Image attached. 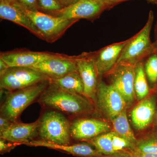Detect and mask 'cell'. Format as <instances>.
<instances>
[{
	"mask_svg": "<svg viewBox=\"0 0 157 157\" xmlns=\"http://www.w3.org/2000/svg\"><path fill=\"white\" fill-rule=\"evenodd\" d=\"M49 84L39 97V103L44 107L73 115L90 113L94 109L92 101L85 96Z\"/></svg>",
	"mask_w": 157,
	"mask_h": 157,
	"instance_id": "obj_1",
	"label": "cell"
},
{
	"mask_svg": "<svg viewBox=\"0 0 157 157\" xmlns=\"http://www.w3.org/2000/svg\"><path fill=\"white\" fill-rule=\"evenodd\" d=\"M39 120L38 135L41 140L59 145L71 144V124L61 113L46 111Z\"/></svg>",
	"mask_w": 157,
	"mask_h": 157,
	"instance_id": "obj_2",
	"label": "cell"
},
{
	"mask_svg": "<svg viewBox=\"0 0 157 157\" xmlns=\"http://www.w3.org/2000/svg\"><path fill=\"white\" fill-rule=\"evenodd\" d=\"M49 81H45L14 91L7 92L1 106V116L14 122L24 110L41 95L47 88Z\"/></svg>",
	"mask_w": 157,
	"mask_h": 157,
	"instance_id": "obj_3",
	"label": "cell"
},
{
	"mask_svg": "<svg viewBox=\"0 0 157 157\" xmlns=\"http://www.w3.org/2000/svg\"><path fill=\"white\" fill-rule=\"evenodd\" d=\"M154 20L153 12L150 11L146 24L139 33L128 39L117 64L123 63L135 66L153 53V42L151 40L150 33Z\"/></svg>",
	"mask_w": 157,
	"mask_h": 157,
	"instance_id": "obj_4",
	"label": "cell"
},
{
	"mask_svg": "<svg viewBox=\"0 0 157 157\" xmlns=\"http://www.w3.org/2000/svg\"><path fill=\"white\" fill-rule=\"evenodd\" d=\"M20 7L36 28L40 39L49 43H53L61 38L68 29L79 21L65 19L39 10H30Z\"/></svg>",
	"mask_w": 157,
	"mask_h": 157,
	"instance_id": "obj_5",
	"label": "cell"
},
{
	"mask_svg": "<svg viewBox=\"0 0 157 157\" xmlns=\"http://www.w3.org/2000/svg\"><path fill=\"white\" fill-rule=\"evenodd\" d=\"M49 79L44 74L29 67H9L0 75V87L7 92L28 87Z\"/></svg>",
	"mask_w": 157,
	"mask_h": 157,
	"instance_id": "obj_6",
	"label": "cell"
},
{
	"mask_svg": "<svg viewBox=\"0 0 157 157\" xmlns=\"http://www.w3.org/2000/svg\"><path fill=\"white\" fill-rule=\"evenodd\" d=\"M96 104L98 109L110 120L126 109V103L122 96L111 84L100 78Z\"/></svg>",
	"mask_w": 157,
	"mask_h": 157,
	"instance_id": "obj_7",
	"label": "cell"
},
{
	"mask_svg": "<svg viewBox=\"0 0 157 157\" xmlns=\"http://www.w3.org/2000/svg\"><path fill=\"white\" fill-rule=\"evenodd\" d=\"M105 75L109 77L110 84L122 96L127 106L131 105L135 96V66L123 63H117Z\"/></svg>",
	"mask_w": 157,
	"mask_h": 157,
	"instance_id": "obj_8",
	"label": "cell"
},
{
	"mask_svg": "<svg viewBox=\"0 0 157 157\" xmlns=\"http://www.w3.org/2000/svg\"><path fill=\"white\" fill-rule=\"evenodd\" d=\"M106 10L104 6L97 0H79L76 3L59 10L44 12L65 19L79 20L86 19L94 21Z\"/></svg>",
	"mask_w": 157,
	"mask_h": 157,
	"instance_id": "obj_9",
	"label": "cell"
},
{
	"mask_svg": "<svg viewBox=\"0 0 157 157\" xmlns=\"http://www.w3.org/2000/svg\"><path fill=\"white\" fill-rule=\"evenodd\" d=\"M40 72L51 80L58 79L67 74L78 72L76 56L59 54L29 67Z\"/></svg>",
	"mask_w": 157,
	"mask_h": 157,
	"instance_id": "obj_10",
	"label": "cell"
},
{
	"mask_svg": "<svg viewBox=\"0 0 157 157\" xmlns=\"http://www.w3.org/2000/svg\"><path fill=\"white\" fill-rule=\"evenodd\" d=\"M76 63L84 85L83 96L95 103L100 78L96 67L94 52H84L76 56Z\"/></svg>",
	"mask_w": 157,
	"mask_h": 157,
	"instance_id": "obj_11",
	"label": "cell"
},
{
	"mask_svg": "<svg viewBox=\"0 0 157 157\" xmlns=\"http://www.w3.org/2000/svg\"><path fill=\"white\" fill-rule=\"evenodd\" d=\"M110 128V125L104 121L83 118L76 120L71 124V136L75 140L87 141L109 132Z\"/></svg>",
	"mask_w": 157,
	"mask_h": 157,
	"instance_id": "obj_12",
	"label": "cell"
},
{
	"mask_svg": "<svg viewBox=\"0 0 157 157\" xmlns=\"http://www.w3.org/2000/svg\"><path fill=\"white\" fill-rule=\"evenodd\" d=\"M58 54V53L19 49L1 52L0 59H2L9 67H30L44 60L56 56Z\"/></svg>",
	"mask_w": 157,
	"mask_h": 157,
	"instance_id": "obj_13",
	"label": "cell"
},
{
	"mask_svg": "<svg viewBox=\"0 0 157 157\" xmlns=\"http://www.w3.org/2000/svg\"><path fill=\"white\" fill-rule=\"evenodd\" d=\"M128 41L114 43L94 52L95 62L99 78L109 73L117 63L121 52Z\"/></svg>",
	"mask_w": 157,
	"mask_h": 157,
	"instance_id": "obj_14",
	"label": "cell"
},
{
	"mask_svg": "<svg viewBox=\"0 0 157 157\" xmlns=\"http://www.w3.org/2000/svg\"><path fill=\"white\" fill-rule=\"evenodd\" d=\"M39 120L32 123L14 122L8 128L0 133V137L18 144L27 145L38 135Z\"/></svg>",
	"mask_w": 157,
	"mask_h": 157,
	"instance_id": "obj_15",
	"label": "cell"
},
{
	"mask_svg": "<svg viewBox=\"0 0 157 157\" xmlns=\"http://www.w3.org/2000/svg\"><path fill=\"white\" fill-rule=\"evenodd\" d=\"M0 17L25 28L40 39V34L34 24L13 0H0Z\"/></svg>",
	"mask_w": 157,
	"mask_h": 157,
	"instance_id": "obj_16",
	"label": "cell"
},
{
	"mask_svg": "<svg viewBox=\"0 0 157 157\" xmlns=\"http://www.w3.org/2000/svg\"><path fill=\"white\" fill-rule=\"evenodd\" d=\"M155 97H147L134 107L131 112L132 123L136 129L143 130L151 122L155 111Z\"/></svg>",
	"mask_w": 157,
	"mask_h": 157,
	"instance_id": "obj_17",
	"label": "cell"
},
{
	"mask_svg": "<svg viewBox=\"0 0 157 157\" xmlns=\"http://www.w3.org/2000/svg\"><path fill=\"white\" fill-rule=\"evenodd\" d=\"M27 145L44 147L65 152L73 155L82 157H101L103 155L90 144H76L70 145H59L42 140H34Z\"/></svg>",
	"mask_w": 157,
	"mask_h": 157,
	"instance_id": "obj_18",
	"label": "cell"
},
{
	"mask_svg": "<svg viewBox=\"0 0 157 157\" xmlns=\"http://www.w3.org/2000/svg\"><path fill=\"white\" fill-rule=\"evenodd\" d=\"M49 82L70 93L83 95L84 85L78 72L70 73L62 78L50 80Z\"/></svg>",
	"mask_w": 157,
	"mask_h": 157,
	"instance_id": "obj_19",
	"label": "cell"
},
{
	"mask_svg": "<svg viewBox=\"0 0 157 157\" xmlns=\"http://www.w3.org/2000/svg\"><path fill=\"white\" fill-rule=\"evenodd\" d=\"M144 59L138 62L135 66L134 88L135 96L139 101L146 98L149 93V87L144 69Z\"/></svg>",
	"mask_w": 157,
	"mask_h": 157,
	"instance_id": "obj_20",
	"label": "cell"
},
{
	"mask_svg": "<svg viewBox=\"0 0 157 157\" xmlns=\"http://www.w3.org/2000/svg\"><path fill=\"white\" fill-rule=\"evenodd\" d=\"M112 121L114 132L135 144L137 139L131 129L127 116L126 109H124Z\"/></svg>",
	"mask_w": 157,
	"mask_h": 157,
	"instance_id": "obj_21",
	"label": "cell"
},
{
	"mask_svg": "<svg viewBox=\"0 0 157 157\" xmlns=\"http://www.w3.org/2000/svg\"><path fill=\"white\" fill-rule=\"evenodd\" d=\"M87 141L103 155L116 154L112 145V132L101 134Z\"/></svg>",
	"mask_w": 157,
	"mask_h": 157,
	"instance_id": "obj_22",
	"label": "cell"
},
{
	"mask_svg": "<svg viewBox=\"0 0 157 157\" xmlns=\"http://www.w3.org/2000/svg\"><path fill=\"white\" fill-rule=\"evenodd\" d=\"M134 150L157 154V135H148L137 139Z\"/></svg>",
	"mask_w": 157,
	"mask_h": 157,
	"instance_id": "obj_23",
	"label": "cell"
},
{
	"mask_svg": "<svg viewBox=\"0 0 157 157\" xmlns=\"http://www.w3.org/2000/svg\"><path fill=\"white\" fill-rule=\"evenodd\" d=\"M144 69L149 83L157 84V54L152 53L144 59Z\"/></svg>",
	"mask_w": 157,
	"mask_h": 157,
	"instance_id": "obj_24",
	"label": "cell"
},
{
	"mask_svg": "<svg viewBox=\"0 0 157 157\" xmlns=\"http://www.w3.org/2000/svg\"><path fill=\"white\" fill-rule=\"evenodd\" d=\"M112 145L116 153L134 150L135 145L128 139L113 131L112 132Z\"/></svg>",
	"mask_w": 157,
	"mask_h": 157,
	"instance_id": "obj_25",
	"label": "cell"
},
{
	"mask_svg": "<svg viewBox=\"0 0 157 157\" xmlns=\"http://www.w3.org/2000/svg\"><path fill=\"white\" fill-rule=\"evenodd\" d=\"M39 11L46 12L59 10L63 8L58 0H39Z\"/></svg>",
	"mask_w": 157,
	"mask_h": 157,
	"instance_id": "obj_26",
	"label": "cell"
},
{
	"mask_svg": "<svg viewBox=\"0 0 157 157\" xmlns=\"http://www.w3.org/2000/svg\"><path fill=\"white\" fill-rule=\"evenodd\" d=\"M23 9L30 10H39V0H13Z\"/></svg>",
	"mask_w": 157,
	"mask_h": 157,
	"instance_id": "obj_27",
	"label": "cell"
},
{
	"mask_svg": "<svg viewBox=\"0 0 157 157\" xmlns=\"http://www.w3.org/2000/svg\"><path fill=\"white\" fill-rule=\"evenodd\" d=\"M19 145L17 143L11 142L3 138H0V153L1 154H4L9 152L14 149L17 145Z\"/></svg>",
	"mask_w": 157,
	"mask_h": 157,
	"instance_id": "obj_28",
	"label": "cell"
},
{
	"mask_svg": "<svg viewBox=\"0 0 157 157\" xmlns=\"http://www.w3.org/2000/svg\"><path fill=\"white\" fill-rule=\"evenodd\" d=\"M126 157H157V154L141 152L135 150L123 152Z\"/></svg>",
	"mask_w": 157,
	"mask_h": 157,
	"instance_id": "obj_29",
	"label": "cell"
},
{
	"mask_svg": "<svg viewBox=\"0 0 157 157\" xmlns=\"http://www.w3.org/2000/svg\"><path fill=\"white\" fill-rule=\"evenodd\" d=\"M101 3L106 10L111 9L117 4L129 0H97Z\"/></svg>",
	"mask_w": 157,
	"mask_h": 157,
	"instance_id": "obj_30",
	"label": "cell"
},
{
	"mask_svg": "<svg viewBox=\"0 0 157 157\" xmlns=\"http://www.w3.org/2000/svg\"><path fill=\"white\" fill-rule=\"evenodd\" d=\"M13 122L1 116L0 117V133L8 128L11 125Z\"/></svg>",
	"mask_w": 157,
	"mask_h": 157,
	"instance_id": "obj_31",
	"label": "cell"
},
{
	"mask_svg": "<svg viewBox=\"0 0 157 157\" xmlns=\"http://www.w3.org/2000/svg\"><path fill=\"white\" fill-rule=\"evenodd\" d=\"M58 1L61 5L62 7L63 8L74 4L79 0H58Z\"/></svg>",
	"mask_w": 157,
	"mask_h": 157,
	"instance_id": "obj_32",
	"label": "cell"
},
{
	"mask_svg": "<svg viewBox=\"0 0 157 157\" xmlns=\"http://www.w3.org/2000/svg\"><path fill=\"white\" fill-rule=\"evenodd\" d=\"M9 68L6 62L2 59H0V75L3 74Z\"/></svg>",
	"mask_w": 157,
	"mask_h": 157,
	"instance_id": "obj_33",
	"label": "cell"
},
{
	"mask_svg": "<svg viewBox=\"0 0 157 157\" xmlns=\"http://www.w3.org/2000/svg\"><path fill=\"white\" fill-rule=\"evenodd\" d=\"M101 157H126L124 152H120L111 155H103Z\"/></svg>",
	"mask_w": 157,
	"mask_h": 157,
	"instance_id": "obj_34",
	"label": "cell"
},
{
	"mask_svg": "<svg viewBox=\"0 0 157 157\" xmlns=\"http://www.w3.org/2000/svg\"><path fill=\"white\" fill-rule=\"evenodd\" d=\"M157 54V39L153 42V53Z\"/></svg>",
	"mask_w": 157,
	"mask_h": 157,
	"instance_id": "obj_35",
	"label": "cell"
},
{
	"mask_svg": "<svg viewBox=\"0 0 157 157\" xmlns=\"http://www.w3.org/2000/svg\"><path fill=\"white\" fill-rule=\"evenodd\" d=\"M148 3H151L153 5H157V0H146Z\"/></svg>",
	"mask_w": 157,
	"mask_h": 157,
	"instance_id": "obj_36",
	"label": "cell"
},
{
	"mask_svg": "<svg viewBox=\"0 0 157 157\" xmlns=\"http://www.w3.org/2000/svg\"><path fill=\"white\" fill-rule=\"evenodd\" d=\"M155 40L157 39V21L156 24L155 28Z\"/></svg>",
	"mask_w": 157,
	"mask_h": 157,
	"instance_id": "obj_37",
	"label": "cell"
},
{
	"mask_svg": "<svg viewBox=\"0 0 157 157\" xmlns=\"http://www.w3.org/2000/svg\"></svg>",
	"mask_w": 157,
	"mask_h": 157,
	"instance_id": "obj_38",
	"label": "cell"
}]
</instances>
